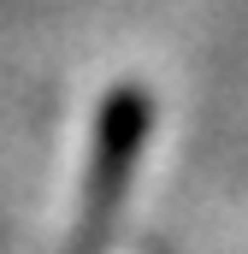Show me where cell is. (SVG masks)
<instances>
[{
	"instance_id": "cell-1",
	"label": "cell",
	"mask_w": 248,
	"mask_h": 254,
	"mask_svg": "<svg viewBox=\"0 0 248 254\" xmlns=\"http://www.w3.org/2000/svg\"><path fill=\"white\" fill-rule=\"evenodd\" d=\"M148 125H154L148 89L119 83L101 107V125H95L89 172H83V207H77L65 254H107L113 231H119V207L130 195V178H136V160H142V142H148Z\"/></svg>"
}]
</instances>
